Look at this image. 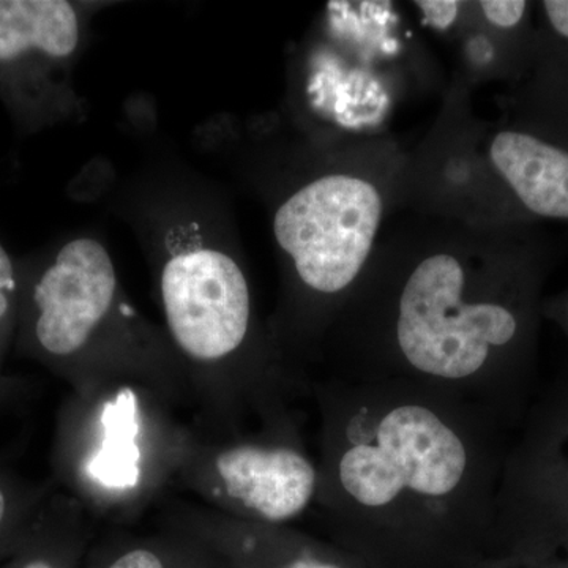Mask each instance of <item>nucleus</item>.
<instances>
[{
    "label": "nucleus",
    "mask_w": 568,
    "mask_h": 568,
    "mask_svg": "<svg viewBox=\"0 0 568 568\" xmlns=\"http://www.w3.org/2000/svg\"><path fill=\"white\" fill-rule=\"evenodd\" d=\"M21 568H61L54 560L47 558V556L36 555L29 556L28 559L22 562Z\"/></svg>",
    "instance_id": "dca6fc26"
},
{
    "label": "nucleus",
    "mask_w": 568,
    "mask_h": 568,
    "mask_svg": "<svg viewBox=\"0 0 568 568\" xmlns=\"http://www.w3.org/2000/svg\"><path fill=\"white\" fill-rule=\"evenodd\" d=\"M458 2H417L418 9L424 13L425 20L435 28L447 29L457 20Z\"/></svg>",
    "instance_id": "4468645a"
},
{
    "label": "nucleus",
    "mask_w": 568,
    "mask_h": 568,
    "mask_svg": "<svg viewBox=\"0 0 568 568\" xmlns=\"http://www.w3.org/2000/svg\"><path fill=\"white\" fill-rule=\"evenodd\" d=\"M14 297H17V276L13 264L6 250L0 246V345L6 338L7 328L14 312Z\"/></svg>",
    "instance_id": "f8f14e48"
},
{
    "label": "nucleus",
    "mask_w": 568,
    "mask_h": 568,
    "mask_svg": "<svg viewBox=\"0 0 568 568\" xmlns=\"http://www.w3.org/2000/svg\"><path fill=\"white\" fill-rule=\"evenodd\" d=\"M215 473L227 499L265 525L293 521L315 503L317 466L286 444L244 443L224 448Z\"/></svg>",
    "instance_id": "423d86ee"
},
{
    "label": "nucleus",
    "mask_w": 568,
    "mask_h": 568,
    "mask_svg": "<svg viewBox=\"0 0 568 568\" xmlns=\"http://www.w3.org/2000/svg\"><path fill=\"white\" fill-rule=\"evenodd\" d=\"M160 284L168 327L190 358L219 362L241 349L252 327V293L230 254L213 248L174 254Z\"/></svg>",
    "instance_id": "20e7f679"
},
{
    "label": "nucleus",
    "mask_w": 568,
    "mask_h": 568,
    "mask_svg": "<svg viewBox=\"0 0 568 568\" xmlns=\"http://www.w3.org/2000/svg\"><path fill=\"white\" fill-rule=\"evenodd\" d=\"M315 500L353 530L484 529L495 517L491 414L409 381H343L327 398Z\"/></svg>",
    "instance_id": "f03ea898"
},
{
    "label": "nucleus",
    "mask_w": 568,
    "mask_h": 568,
    "mask_svg": "<svg viewBox=\"0 0 568 568\" xmlns=\"http://www.w3.org/2000/svg\"><path fill=\"white\" fill-rule=\"evenodd\" d=\"M398 164L369 159L317 174L276 207L274 235L298 283L320 301L345 308L379 246Z\"/></svg>",
    "instance_id": "7ed1b4c3"
},
{
    "label": "nucleus",
    "mask_w": 568,
    "mask_h": 568,
    "mask_svg": "<svg viewBox=\"0 0 568 568\" xmlns=\"http://www.w3.org/2000/svg\"><path fill=\"white\" fill-rule=\"evenodd\" d=\"M478 10L484 14V20L496 32L510 33V36H532L530 31V11L532 3L523 0H489L478 3Z\"/></svg>",
    "instance_id": "9b49d317"
},
{
    "label": "nucleus",
    "mask_w": 568,
    "mask_h": 568,
    "mask_svg": "<svg viewBox=\"0 0 568 568\" xmlns=\"http://www.w3.org/2000/svg\"><path fill=\"white\" fill-rule=\"evenodd\" d=\"M106 568H166V564L153 549L138 547L123 551Z\"/></svg>",
    "instance_id": "ddd939ff"
},
{
    "label": "nucleus",
    "mask_w": 568,
    "mask_h": 568,
    "mask_svg": "<svg viewBox=\"0 0 568 568\" xmlns=\"http://www.w3.org/2000/svg\"><path fill=\"white\" fill-rule=\"evenodd\" d=\"M80 41V21L63 0H3L0 2V63L18 61L29 52L67 58Z\"/></svg>",
    "instance_id": "1a4fd4ad"
},
{
    "label": "nucleus",
    "mask_w": 568,
    "mask_h": 568,
    "mask_svg": "<svg viewBox=\"0 0 568 568\" xmlns=\"http://www.w3.org/2000/svg\"><path fill=\"white\" fill-rule=\"evenodd\" d=\"M36 495L18 488L9 476L0 473V545L24 526L36 507Z\"/></svg>",
    "instance_id": "9d476101"
},
{
    "label": "nucleus",
    "mask_w": 568,
    "mask_h": 568,
    "mask_svg": "<svg viewBox=\"0 0 568 568\" xmlns=\"http://www.w3.org/2000/svg\"><path fill=\"white\" fill-rule=\"evenodd\" d=\"M485 160L521 223H568V145L518 122L489 134Z\"/></svg>",
    "instance_id": "0eeeda50"
},
{
    "label": "nucleus",
    "mask_w": 568,
    "mask_h": 568,
    "mask_svg": "<svg viewBox=\"0 0 568 568\" xmlns=\"http://www.w3.org/2000/svg\"><path fill=\"white\" fill-rule=\"evenodd\" d=\"M115 287L114 264L100 242H69L33 286V345L52 361L77 354L110 313Z\"/></svg>",
    "instance_id": "39448f33"
},
{
    "label": "nucleus",
    "mask_w": 568,
    "mask_h": 568,
    "mask_svg": "<svg viewBox=\"0 0 568 568\" xmlns=\"http://www.w3.org/2000/svg\"><path fill=\"white\" fill-rule=\"evenodd\" d=\"M540 31L534 32L528 70L532 78L518 123L568 145V0L538 7Z\"/></svg>",
    "instance_id": "6e6552de"
},
{
    "label": "nucleus",
    "mask_w": 568,
    "mask_h": 568,
    "mask_svg": "<svg viewBox=\"0 0 568 568\" xmlns=\"http://www.w3.org/2000/svg\"><path fill=\"white\" fill-rule=\"evenodd\" d=\"M534 223L440 220L377 246L339 312L349 383L409 381L491 414L489 384L525 339L526 293L552 245Z\"/></svg>",
    "instance_id": "f257e3e1"
},
{
    "label": "nucleus",
    "mask_w": 568,
    "mask_h": 568,
    "mask_svg": "<svg viewBox=\"0 0 568 568\" xmlns=\"http://www.w3.org/2000/svg\"><path fill=\"white\" fill-rule=\"evenodd\" d=\"M276 568H342L338 564L331 562V560H324L316 558V556H298V558H294L290 560V562L284 564V566H280Z\"/></svg>",
    "instance_id": "2eb2a0df"
}]
</instances>
